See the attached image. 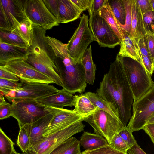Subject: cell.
<instances>
[{
	"mask_svg": "<svg viewBox=\"0 0 154 154\" xmlns=\"http://www.w3.org/2000/svg\"><path fill=\"white\" fill-rule=\"evenodd\" d=\"M88 20L87 15H82L77 28L67 44L68 53L75 64L81 63L88 46L94 41L88 25Z\"/></svg>",
	"mask_w": 154,
	"mask_h": 154,
	"instance_id": "4",
	"label": "cell"
},
{
	"mask_svg": "<svg viewBox=\"0 0 154 154\" xmlns=\"http://www.w3.org/2000/svg\"><path fill=\"white\" fill-rule=\"evenodd\" d=\"M82 12L89 7L91 0H71Z\"/></svg>",
	"mask_w": 154,
	"mask_h": 154,
	"instance_id": "46",
	"label": "cell"
},
{
	"mask_svg": "<svg viewBox=\"0 0 154 154\" xmlns=\"http://www.w3.org/2000/svg\"><path fill=\"white\" fill-rule=\"evenodd\" d=\"M43 1L48 11L57 21L59 17L58 0H43Z\"/></svg>",
	"mask_w": 154,
	"mask_h": 154,
	"instance_id": "40",
	"label": "cell"
},
{
	"mask_svg": "<svg viewBox=\"0 0 154 154\" xmlns=\"http://www.w3.org/2000/svg\"><path fill=\"white\" fill-rule=\"evenodd\" d=\"M143 19L146 34L153 33L151 26H154V11H151L143 15Z\"/></svg>",
	"mask_w": 154,
	"mask_h": 154,
	"instance_id": "39",
	"label": "cell"
},
{
	"mask_svg": "<svg viewBox=\"0 0 154 154\" xmlns=\"http://www.w3.org/2000/svg\"><path fill=\"white\" fill-rule=\"evenodd\" d=\"M81 154H128L117 150L111 146L109 144L98 149L85 150Z\"/></svg>",
	"mask_w": 154,
	"mask_h": 154,
	"instance_id": "36",
	"label": "cell"
},
{
	"mask_svg": "<svg viewBox=\"0 0 154 154\" xmlns=\"http://www.w3.org/2000/svg\"><path fill=\"white\" fill-rule=\"evenodd\" d=\"M148 48L151 57L154 61V33H147L146 35Z\"/></svg>",
	"mask_w": 154,
	"mask_h": 154,
	"instance_id": "45",
	"label": "cell"
},
{
	"mask_svg": "<svg viewBox=\"0 0 154 154\" xmlns=\"http://www.w3.org/2000/svg\"><path fill=\"white\" fill-rule=\"evenodd\" d=\"M119 134L129 149L132 147L136 142L132 135V132L126 127H125Z\"/></svg>",
	"mask_w": 154,
	"mask_h": 154,
	"instance_id": "37",
	"label": "cell"
},
{
	"mask_svg": "<svg viewBox=\"0 0 154 154\" xmlns=\"http://www.w3.org/2000/svg\"><path fill=\"white\" fill-rule=\"evenodd\" d=\"M4 96L0 94V104H2L5 102Z\"/></svg>",
	"mask_w": 154,
	"mask_h": 154,
	"instance_id": "50",
	"label": "cell"
},
{
	"mask_svg": "<svg viewBox=\"0 0 154 154\" xmlns=\"http://www.w3.org/2000/svg\"><path fill=\"white\" fill-rule=\"evenodd\" d=\"M153 8V11H154V0H150Z\"/></svg>",
	"mask_w": 154,
	"mask_h": 154,
	"instance_id": "51",
	"label": "cell"
},
{
	"mask_svg": "<svg viewBox=\"0 0 154 154\" xmlns=\"http://www.w3.org/2000/svg\"><path fill=\"white\" fill-rule=\"evenodd\" d=\"M79 121L45 137L40 142L23 154H49L74 134L84 131L85 125Z\"/></svg>",
	"mask_w": 154,
	"mask_h": 154,
	"instance_id": "5",
	"label": "cell"
},
{
	"mask_svg": "<svg viewBox=\"0 0 154 154\" xmlns=\"http://www.w3.org/2000/svg\"><path fill=\"white\" fill-rule=\"evenodd\" d=\"M96 93L117 109L120 120L126 127L131 116L134 96L122 63L117 57L104 74Z\"/></svg>",
	"mask_w": 154,
	"mask_h": 154,
	"instance_id": "1",
	"label": "cell"
},
{
	"mask_svg": "<svg viewBox=\"0 0 154 154\" xmlns=\"http://www.w3.org/2000/svg\"><path fill=\"white\" fill-rule=\"evenodd\" d=\"M109 144L117 150L128 153L127 152L129 148L119 133L116 134L113 136Z\"/></svg>",
	"mask_w": 154,
	"mask_h": 154,
	"instance_id": "35",
	"label": "cell"
},
{
	"mask_svg": "<svg viewBox=\"0 0 154 154\" xmlns=\"http://www.w3.org/2000/svg\"><path fill=\"white\" fill-rule=\"evenodd\" d=\"M79 141L85 150L95 149L109 144L107 140L102 136L87 131L84 132Z\"/></svg>",
	"mask_w": 154,
	"mask_h": 154,
	"instance_id": "22",
	"label": "cell"
},
{
	"mask_svg": "<svg viewBox=\"0 0 154 154\" xmlns=\"http://www.w3.org/2000/svg\"><path fill=\"white\" fill-rule=\"evenodd\" d=\"M2 66L7 71L18 77L23 83H54L51 79L39 72L25 60H13Z\"/></svg>",
	"mask_w": 154,
	"mask_h": 154,
	"instance_id": "13",
	"label": "cell"
},
{
	"mask_svg": "<svg viewBox=\"0 0 154 154\" xmlns=\"http://www.w3.org/2000/svg\"><path fill=\"white\" fill-rule=\"evenodd\" d=\"M0 79L16 81H20L18 77L6 70L2 65L0 66Z\"/></svg>",
	"mask_w": 154,
	"mask_h": 154,
	"instance_id": "44",
	"label": "cell"
},
{
	"mask_svg": "<svg viewBox=\"0 0 154 154\" xmlns=\"http://www.w3.org/2000/svg\"><path fill=\"white\" fill-rule=\"evenodd\" d=\"M138 45L140 54L148 57L153 61L151 57L148 48L146 40V35L140 40Z\"/></svg>",
	"mask_w": 154,
	"mask_h": 154,
	"instance_id": "43",
	"label": "cell"
},
{
	"mask_svg": "<svg viewBox=\"0 0 154 154\" xmlns=\"http://www.w3.org/2000/svg\"><path fill=\"white\" fill-rule=\"evenodd\" d=\"M23 83L18 81L0 79V94L4 96V94L9 91L19 89Z\"/></svg>",
	"mask_w": 154,
	"mask_h": 154,
	"instance_id": "34",
	"label": "cell"
},
{
	"mask_svg": "<svg viewBox=\"0 0 154 154\" xmlns=\"http://www.w3.org/2000/svg\"><path fill=\"white\" fill-rule=\"evenodd\" d=\"M26 9L27 15L33 25L40 27L46 30L59 25L43 0H27Z\"/></svg>",
	"mask_w": 154,
	"mask_h": 154,
	"instance_id": "14",
	"label": "cell"
},
{
	"mask_svg": "<svg viewBox=\"0 0 154 154\" xmlns=\"http://www.w3.org/2000/svg\"><path fill=\"white\" fill-rule=\"evenodd\" d=\"M48 44L54 56L61 61L60 63L55 61V63L63 88L73 94L84 92L87 83L82 64L74 63L68 53L67 44L54 38Z\"/></svg>",
	"mask_w": 154,
	"mask_h": 154,
	"instance_id": "2",
	"label": "cell"
},
{
	"mask_svg": "<svg viewBox=\"0 0 154 154\" xmlns=\"http://www.w3.org/2000/svg\"><path fill=\"white\" fill-rule=\"evenodd\" d=\"M0 41L21 47H29L28 44L20 37L12 31L0 30Z\"/></svg>",
	"mask_w": 154,
	"mask_h": 154,
	"instance_id": "29",
	"label": "cell"
},
{
	"mask_svg": "<svg viewBox=\"0 0 154 154\" xmlns=\"http://www.w3.org/2000/svg\"><path fill=\"white\" fill-rule=\"evenodd\" d=\"M154 123V113L147 121L146 125L149 124Z\"/></svg>",
	"mask_w": 154,
	"mask_h": 154,
	"instance_id": "49",
	"label": "cell"
},
{
	"mask_svg": "<svg viewBox=\"0 0 154 154\" xmlns=\"http://www.w3.org/2000/svg\"><path fill=\"white\" fill-rule=\"evenodd\" d=\"M143 129L149 136L154 145V123L146 125Z\"/></svg>",
	"mask_w": 154,
	"mask_h": 154,
	"instance_id": "47",
	"label": "cell"
},
{
	"mask_svg": "<svg viewBox=\"0 0 154 154\" xmlns=\"http://www.w3.org/2000/svg\"><path fill=\"white\" fill-rule=\"evenodd\" d=\"M121 29L122 39L120 44V49L117 55L122 57L130 58L142 64L138 45L131 39L129 35L124 29L122 28Z\"/></svg>",
	"mask_w": 154,
	"mask_h": 154,
	"instance_id": "20",
	"label": "cell"
},
{
	"mask_svg": "<svg viewBox=\"0 0 154 154\" xmlns=\"http://www.w3.org/2000/svg\"><path fill=\"white\" fill-rule=\"evenodd\" d=\"M99 15L109 25L119 39H122V31L118 22L112 12L108 0L106 5L99 12Z\"/></svg>",
	"mask_w": 154,
	"mask_h": 154,
	"instance_id": "28",
	"label": "cell"
},
{
	"mask_svg": "<svg viewBox=\"0 0 154 154\" xmlns=\"http://www.w3.org/2000/svg\"><path fill=\"white\" fill-rule=\"evenodd\" d=\"M74 106L73 111L84 117L92 114L97 109L89 99L83 94L77 95Z\"/></svg>",
	"mask_w": 154,
	"mask_h": 154,
	"instance_id": "26",
	"label": "cell"
},
{
	"mask_svg": "<svg viewBox=\"0 0 154 154\" xmlns=\"http://www.w3.org/2000/svg\"><path fill=\"white\" fill-rule=\"evenodd\" d=\"M123 2L126 12L125 22L124 25H119L130 35L132 18V0H123Z\"/></svg>",
	"mask_w": 154,
	"mask_h": 154,
	"instance_id": "33",
	"label": "cell"
},
{
	"mask_svg": "<svg viewBox=\"0 0 154 154\" xmlns=\"http://www.w3.org/2000/svg\"><path fill=\"white\" fill-rule=\"evenodd\" d=\"M128 154H147L138 145L136 142L128 151Z\"/></svg>",
	"mask_w": 154,
	"mask_h": 154,
	"instance_id": "48",
	"label": "cell"
},
{
	"mask_svg": "<svg viewBox=\"0 0 154 154\" xmlns=\"http://www.w3.org/2000/svg\"><path fill=\"white\" fill-rule=\"evenodd\" d=\"M15 144L0 128V154H12Z\"/></svg>",
	"mask_w": 154,
	"mask_h": 154,
	"instance_id": "32",
	"label": "cell"
},
{
	"mask_svg": "<svg viewBox=\"0 0 154 154\" xmlns=\"http://www.w3.org/2000/svg\"><path fill=\"white\" fill-rule=\"evenodd\" d=\"M116 57L122 63L133 94L134 101H135L154 85L151 76L140 62L118 55Z\"/></svg>",
	"mask_w": 154,
	"mask_h": 154,
	"instance_id": "3",
	"label": "cell"
},
{
	"mask_svg": "<svg viewBox=\"0 0 154 154\" xmlns=\"http://www.w3.org/2000/svg\"><path fill=\"white\" fill-rule=\"evenodd\" d=\"M12 32L20 37L29 45L32 46L34 38L32 24L29 19L25 20L19 23Z\"/></svg>",
	"mask_w": 154,
	"mask_h": 154,
	"instance_id": "25",
	"label": "cell"
},
{
	"mask_svg": "<svg viewBox=\"0 0 154 154\" xmlns=\"http://www.w3.org/2000/svg\"><path fill=\"white\" fill-rule=\"evenodd\" d=\"M98 13L89 16L88 20L94 40L100 47L114 48L120 44L121 40Z\"/></svg>",
	"mask_w": 154,
	"mask_h": 154,
	"instance_id": "11",
	"label": "cell"
},
{
	"mask_svg": "<svg viewBox=\"0 0 154 154\" xmlns=\"http://www.w3.org/2000/svg\"><path fill=\"white\" fill-rule=\"evenodd\" d=\"M52 118L53 115L49 113L35 122L27 125L32 147L45 138V137L43 136L44 131L49 125Z\"/></svg>",
	"mask_w": 154,
	"mask_h": 154,
	"instance_id": "21",
	"label": "cell"
},
{
	"mask_svg": "<svg viewBox=\"0 0 154 154\" xmlns=\"http://www.w3.org/2000/svg\"><path fill=\"white\" fill-rule=\"evenodd\" d=\"M11 102L10 117L17 120L19 127L32 123L49 113L35 100L21 99Z\"/></svg>",
	"mask_w": 154,
	"mask_h": 154,
	"instance_id": "9",
	"label": "cell"
},
{
	"mask_svg": "<svg viewBox=\"0 0 154 154\" xmlns=\"http://www.w3.org/2000/svg\"><path fill=\"white\" fill-rule=\"evenodd\" d=\"M83 94L87 97L97 108L107 112L120 120L117 109L111 104L101 97L97 93L88 92Z\"/></svg>",
	"mask_w": 154,
	"mask_h": 154,
	"instance_id": "24",
	"label": "cell"
},
{
	"mask_svg": "<svg viewBox=\"0 0 154 154\" xmlns=\"http://www.w3.org/2000/svg\"><path fill=\"white\" fill-rule=\"evenodd\" d=\"M58 23H66L79 18L82 12L71 0H58Z\"/></svg>",
	"mask_w": 154,
	"mask_h": 154,
	"instance_id": "19",
	"label": "cell"
},
{
	"mask_svg": "<svg viewBox=\"0 0 154 154\" xmlns=\"http://www.w3.org/2000/svg\"><path fill=\"white\" fill-rule=\"evenodd\" d=\"M17 144L23 153L26 152L32 146L27 125L19 127Z\"/></svg>",
	"mask_w": 154,
	"mask_h": 154,
	"instance_id": "30",
	"label": "cell"
},
{
	"mask_svg": "<svg viewBox=\"0 0 154 154\" xmlns=\"http://www.w3.org/2000/svg\"><path fill=\"white\" fill-rule=\"evenodd\" d=\"M25 60L51 79L54 83L63 87L54 61L45 49L33 43L32 46L29 47V54Z\"/></svg>",
	"mask_w": 154,
	"mask_h": 154,
	"instance_id": "10",
	"label": "cell"
},
{
	"mask_svg": "<svg viewBox=\"0 0 154 154\" xmlns=\"http://www.w3.org/2000/svg\"><path fill=\"white\" fill-rule=\"evenodd\" d=\"M59 90L50 84L40 82L23 83L20 89L10 90L4 95L8 100L21 99L34 100L51 95L58 92Z\"/></svg>",
	"mask_w": 154,
	"mask_h": 154,
	"instance_id": "12",
	"label": "cell"
},
{
	"mask_svg": "<svg viewBox=\"0 0 154 154\" xmlns=\"http://www.w3.org/2000/svg\"><path fill=\"white\" fill-rule=\"evenodd\" d=\"M12 154H23L22 153H20L17 152L14 149L13 151Z\"/></svg>",
	"mask_w": 154,
	"mask_h": 154,
	"instance_id": "52",
	"label": "cell"
},
{
	"mask_svg": "<svg viewBox=\"0 0 154 154\" xmlns=\"http://www.w3.org/2000/svg\"><path fill=\"white\" fill-rule=\"evenodd\" d=\"M133 114L126 127L132 133L143 129L154 113V85L132 104Z\"/></svg>",
	"mask_w": 154,
	"mask_h": 154,
	"instance_id": "8",
	"label": "cell"
},
{
	"mask_svg": "<svg viewBox=\"0 0 154 154\" xmlns=\"http://www.w3.org/2000/svg\"><path fill=\"white\" fill-rule=\"evenodd\" d=\"M107 0H91L88 9L89 16L98 13L106 5Z\"/></svg>",
	"mask_w": 154,
	"mask_h": 154,
	"instance_id": "38",
	"label": "cell"
},
{
	"mask_svg": "<svg viewBox=\"0 0 154 154\" xmlns=\"http://www.w3.org/2000/svg\"><path fill=\"white\" fill-rule=\"evenodd\" d=\"M146 34L143 19V15L137 4L136 0H132V18L130 36L138 45L140 39Z\"/></svg>",
	"mask_w": 154,
	"mask_h": 154,
	"instance_id": "18",
	"label": "cell"
},
{
	"mask_svg": "<svg viewBox=\"0 0 154 154\" xmlns=\"http://www.w3.org/2000/svg\"><path fill=\"white\" fill-rule=\"evenodd\" d=\"M77 95L75 96L64 88L49 95L35 100L40 104L47 107L63 108L64 106H75Z\"/></svg>",
	"mask_w": 154,
	"mask_h": 154,
	"instance_id": "16",
	"label": "cell"
},
{
	"mask_svg": "<svg viewBox=\"0 0 154 154\" xmlns=\"http://www.w3.org/2000/svg\"><path fill=\"white\" fill-rule=\"evenodd\" d=\"M136 1L143 15L149 11H153L150 0H136Z\"/></svg>",
	"mask_w": 154,
	"mask_h": 154,
	"instance_id": "41",
	"label": "cell"
},
{
	"mask_svg": "<svg viewBox=\"0 0 154 154\" xmlns=\"http://www.w3.org/2000/svg\"><path fill=\"white\" fill-rule=\"evenodd\" d=\"M151 29H152V31H153V32L154 33V26H153L152 25V26H151Z\"/></svg>",
	"mask_w": 154,
	"mask_h": 154,
	"instance_id": "53",
	"label": "cell"
},
{
	"mask_svg": "<svg viewBox=\"0 0 154 154\" xmlns=\"http://www.w3.org/2000/svg\"><path fill=\"white\" fill-rule=\"evenodd\" d=\"M97 134L104 137L109 144L113 136L125 127L121 121L107 112L97 108L94 112L84 118Z\"/></svg>",
	"mask_w": 154,
	"mask_h": 154,
	"instance_id": "6",
	"label": "cell"
},
{
	"mask_svg": "<svg viewBox=\"0 0 154 154\" xmlns=\"http://www.w3.org/2000/svg\"><path fill=\"white\" fill-rule=\"evenodd\" d=\"M79 140L72 137L62 143L49 154H81Z\"/></svg>",
	"mask_w": 154,
	"mask_h": 154,
	"instance_id": "27",
	"label": "cell"
},
{
	"mask_svg": "<svg viewBox=\"0 0 154 154\" xmlns=\"http://www.w3.org/2000/svg\"><path fill=\"white\" fill-rule=\"evenodd\" d=\"M81 63L84 69L86 82L90 85L93 84L95 80L96 67L92 57L91 45L86 50Z\"/></svg>",
	"mask_w": 154,
	"mask_h": 154,
	"instance_id": "23",
	"label": "cell"
},
{
	"mask_svg": "<svg viewBox=\"0 0 154 154\" xmlns=\"http://www.w3.org/2000/svg\"><path fill=\"white\" fill-rule=\"evenodd\" d=\"M27 0H0V30L12 31L18 24L29 19L26 12Z\"/></svg>",
	"mask_w": 154,
	"mask_h": 154,
	"instance_id": "7",
	"label": "cell"
},
{
	"mask_svg": "<svg viewBox=\"0 0 154 154\" xmlns=\"http://www.w3.org/2000/svg\"><path fill=\"white\" fill-rule=\"evenodd\" d=\"M29 48L9 45L0 41V66L14 60H26L29 54Z\"/></svg>",
	"mask_w": 154,
	"mask_h": 154,
	"instance_id": "17",
	"label": "cell"
},
{
	"mask_svg": "<svg viewBox=\"0 0 154 154\" xmlns=\"http://www.w3.org/2000/svg\"><path fill=\"white\" fill-rule=\"evenodd\" d=\"M45 108L47 111L52 114L53 118L44 131L43 136L45 137L73 123L83 121L85 117L75 112L73 110L47 106H45Z\"/></svg>",
	"mask_w": 154,
	"mask_h": 154,
	"instance_id": "15",
	"label": "cell"
},
{
	"mask_svg": "<svg viewBox=\"0 0 154 154\" xmlns=\"http://www.w3.org/2000/svg\"><path fill=\"white\" fill-rule=\"evenodd\" d=\"M109 4L118 24L125 25L126 12L123 0H108Z\"/></svg>",
	"mask_w": 154,
	"mask_h": 154,
	"instance_id": "31",
	"label": "cell"
},
{
	"mask_svg": "<svg viewBox=\"0 0 154 154\" xmlns=\"http://www.w3.org/2000/svg\"><path fill=\"white\" fill-rule=\"evenodd\" d=\"M11 104L6 101L0 104V119L1 120L10 117Z\"/></svg>",
	"mask_w": 154,
	"mask_h": 154,
	"instance_id": "42",
	"label": "cell"
}]
</instances>
